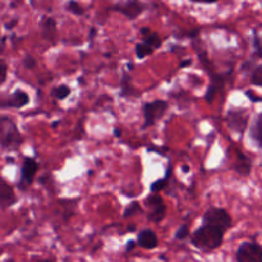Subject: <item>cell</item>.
<instances>
[{"mask_svg":"<svg viewBox=\"0 0 262 262\" xmlns=\"http://www.w3.org/2000/svg\"><path fill=\"white\" fill-rule=\"evenodd\" d=\"M225 233L220 228L210 224H201L191 235V245L202 252H212L224 243Z\"/></svg>","mask_w":262,"mask_h":262,"instance_id":"cell-1","label":"cell"},{"mask_svg":"<svg viewBox=\"0 0 262 262\" xmlns=\"http://www.w3.org/2000/svg\"><path fill=\"white\" fill-rule=\"evenodd\" d=\"M192 3H201V4H212V3H216L219 0H189Z\"/></svg>","mask_w":262,"mask_h":262,"instance_id":"cell-37","label":"cell"},{"mask_svg":"<svg viewBox=\"0 0 262 262\" xmlns=\"http://www.w3.org/2000/svg\"><path fill=\"white\" fill-rule=\"evenodd\" d=\"M60 206L64 207L63 210V220L71 219L74 214H76L77 210V200H60Z\"/></svg>","mask_w":262,"mask_h":262,"instance_id":"cell-20","label":"cell"},{"mask_svg":"<svg viewBox=\"0 0 262 262\" xmlns=\"http://www.w3.org/2000/svg\"><path fill=\"white\" fill-rule=\"evenodd\" d=\"M96 35H97V30L95 27H91V30H90V33H89V41H90V42H91V43L94 42Z\"/></svg>","mask_w":262,"mask_h":262,"instance_id":"cell-35","label":"cell"},{"mask_svg":"<svg viewBox=\"0 0 262 262\" xmlns=\"http://www.w3.org/2000/svg\"><path fill=\"white\" fill-rule=\"evenodd\" d=\"M38 169H40V164L36 161L35 158H31V156L23 158V163L19 171V179L17 182V188L20 192H26L32 186Z\"/></svg>","mask_w":262,"mask_h":262,"instance_id":"cell-5","label":"cell"},{"mask_svg":"<svg viewBox=\"0 0 262 262\" xmlns=\"http://www.w3.org/2000/svg\"><path fill=\"white\" fill-rule=\"evenodd\" d=\"M146 9L147 4L141 0H124V2L115 3L113 7H110V10L120 13L129 20L137 19Z\"/></svg>","mask_w":262,"mask_h":262,"instance_id":"cell-8","label":"cell"},{"mask_svg":"<svg viewBox=\"0 0 262 262\" xmlns=\"http://www.w3.org/2000/svg\"><path fill=\"white\" fill-rule=\"evenodd\" d=\"M199 36H200V28H193V30H189L188 32H186V33H183V35H182V37H187V38H189V40H196V38H199Z\"/></svg>","mask_w":262,"mask_h":262,"instance_id":"cell-32","label":"cell"},{"mask_svg":"<svg viewBox=\"0 0 262 262\" xmlns=\"http://www.w3.org/2000/svg\"><path fill=\"white\" fill-rule=\"evenodd\" d=\"M245 95H246V97L250 100V101L255 102V104H258V102L262 101V97L260 96V95H257L255 91H252V90H246Z\"/></svg>","mask_w":262,"mask_h":262,"instance_id":"cell-30","label":"cell"},{"mask_svg":"<svg viewBox=\"0 0 262 262\" xmlns=\"http://www.w3.org/2000/svg\"><path fill=\"white\" fill-rule=\"evenodd\" d=\"M37 262H54V261L50 260V258H42V260H38Z\"/></svg>","mask_w":262,"mask_h":262,"instance_id":"cell-43","label":"cell"},{"mask_svg":"<svg viewBox=\"0 0 262 262\" xmlns=\"http://www.w3.org/2000/svg\"><path fill=\"white\" fill-rule=\"evenodd\" d=\"M189 170H191V168H189L188 165H186V164H184V165H182V171H183L184 174L189 173Z\"/></svg>","mask_w":262,"mask_h":262,"instance_id":"cell-39","label":"cell"},{"mask_svg":"<svg viewBox=\"0 0 262 262\" xmlns=\"http://www.w3.org/2000/svg\"><path fill=\"white\" fill-rule=\"evenodd\" d=\"M71 92H72L71 87L67 86V84H60V86L53 89V91H51V96H53L55 100H58V101H63V100H66L67 97L71 95Z\"/></svg>","mask_w":262,"mask_h":262,"instance_id":"cell-22","label":"cell"},{"mask_svg":"<svg viewBox=\"0 0 262 262\" xmlns=\"http://www.w3.org/2000/svg\"><path fill=\"white\" fill-rule=\"evenodd\" d=\"M30 102V95L22 89H17L13 94L0 95V109H22Z\"/></svg>","mask_w":262,"mask_h":262,"instance_id":"cell-11","label":"cell"},{"mask_svg":"<svg viewBox=\"0 0 262 262\" xmlns=\"http://www.w3.org/2000/svg\"><path fill=\"white\" fill-rule=\"evenodd\" d=\"M7 161H8V164H12L13 161H14V159H13V158H8Z\"/></svg>","mask_w":262,"mask_h":262,"instance_id":"cell-44","label":"cell"},{"mask_svg":"<svg viewBox=\"0 0 262 262\" xmlns=\"http://www.w3.org/2000/svg\"><path fill=\"white\" fill-rule=\"evenodd\" d=\"M127 230H128V232H135V230H136V225H130V227L127 228Z\"/></svg>","mask_w":262,"mask_h":262,"instance_id":"cell-41","label":"cell"},{"mask_svg":"<svg viewBox=\"0 0 262 262\" xmlns=\"http://www.w3.org/2000/svg\"><path fill=\"white\" fill-rule=\"evenodd\" d=\"M250 82L252 83V86H255V87L262 86V66L261 64H257V66L253 68V71L251 72Z\"/></svg>","mask_w":262,"mask_h":262,"instance_id":"cell-26","label":"cell"},{"mask_svg":"<svg viewBox=\"0 0 262 262\" xmlns=\"http://www.w3.org/2000/svg\"><path fill=\"white\" fill-rule=\"evenodd\" d=\"M140 35L142 37L141 42L146 43L150 48H152L154 50H158L163 45V38L159 36L158 32H154L150 27H142L140 30Z\"/></svg>","mask_w":262,"mask_h":262,"instance_id":"cell-17","label":"cell"},{"mask_svg":"<svg viewBox=\"0 0 262 262\" xmlns=\"http://www.w3.org/2000/svg\"><path fill=\"white\" fill-rule=\"evenodd\" d=\"M148 152H156L161 156H166V152L169 151V147L166 146H163V147H155V146H151V147H147Z\"/></svg>","mask_w":262,"mask_h":262,"instance_id":"cell-31","label":"cell"},{"mask_svg":"<svg viewBox=\"0 0 262 262\" xmlns=\"http://www.w3.org/2000/svg\"><path fill=\"white\" fill-rule=\"evenodd\" d=\"M138 214H143V209L141 207L140 202L132 201L127 207H125L124 211H123L122 216L124 217V219H128V217H132V216H135V215H138Z\"/></svg>","mask_w":262,"mask_h":262,"instance_id":"cell-23","label":"cell"},{"mask_svg":"<svg viewBox=\"0 0 262 262\" xmlns=\"http://www.w3.org/2000/svg\"><path fill=\"white\" fill-rule=\"evenodd\" d=\"M233 170L238 176L247 178V177L251 176V171H252V160L245 152L237 150V161L233 165Z\"/></svg>","mask_w":262,"mask_h":262,"instance_id":"cell-15","label":"cell"},{"mask_svg":"<svg viewBox=\"0 0 262 262\" xmlns=\"http://www.w3.org/2000/svg\"><path fill=\"white\" fill-rule=\"evenodd\" d=\"M4 63H5V61H3L2 59H0V66H3V64H4Z\"/></svg>","mask_w":262,"mask_h":262,"instance_id":"cell-45","label":"cell"},{"mask_svg":"<svg viewBox=\"0 0 262 262\" xmlns=\"http://www.w3.org/2000/svg\"><path fill=\"white\" fill-rule=\"evenodd\" d=\"M18 199L14 193V189L7 182L0 179V207L9 209L17 204Z\"/></svg>","mask_w":262,"mask_h":262,"instance_id":"cell-14","label":"cell"},{"mask_svg":"<svg viewBox=\"0 0 262 262\" xmlns=\"http://www.w3.org/2000/svg\"><path fill=\"white\" fill-rule=\"evenodd\" d=\"M114 136L115 137H120L122 136V130L118 129V128H114Z\"/></svg>","mask_w":262,"mask_h":262,"instance_id":"cell-40","label":"cell"},{"mask_svg":"<svg viewBox=\"0 0 262 262\" xmlns=\"http://www.w3.org/2000/svg\"><path fill=\"white\" fill-rule=\"evenodd\" d=\"M17 22H18L17 19H13L12 22H9V23H7V25H5V28H7V30H12V28L14 27L15 25H17Z\"/></svg>","mask_w":262,"mask_h":262,"instance_id":"cell-38","label":"cell"},{"mask_svg":"<svg viewBox=\"0 0 262 262\" xmlns=\"http://www.w3.org/2000/svg\"><path fill=\"white\" fill-rule=\"evenodd\" d=\"M192 63H193V61H192L191 59H183V60H181V63H179V68H187V67L192 66Z\"/></svg>","mask_w":262,"mask_h":262,"instance_id":"cell-36","label":"cell"},{"mask_svg":"<svg viewBox=\"0 0 262 262\" xmlns=\"http://www.w3.org/2000/svg\"><path fill=\"white\" fill-rule=\"evenodd\" d=\"M237 262H262V248L255 241H248L239 245L235 252Z\"/></svg>","mask_w":262,"mask_h":262,"instance_id":"cell-10","label":"cell"},{"mask_svg":"<svg viewBox=\"0 0 262 262\" xmlns=\"http://www.w3.org/2000/svg\"><path fill=\"white\" fill-rule=\"evenodd\" d=\"M256 61H257V59H255V58H251V59H248V60H245L242 63V66H241V71L246 74L251 73V72L253 71V68L257 66V64H256Z\"/></svg>","mask_w":262,"mask_h":262,"instance_id":"cell-28","label":"cell"},{"mask_svg":"<svg viewBox=\"0 0 262 262\" xmlns=\"http://www.w3.org/2000/svg\"><path fill=\"white\" fill-rule=\"evenodd\" d=\"M154 49L150 48L148 45H146V43L143 42H138L136 43L135 46V54H136V58L138 59V60H143V59H146L147 56L152 55L154 54Z\"/></svg>","mask_w":262,"mask_h":262,"instance_id":"cell-21","label":"cell"},{"mask_svg":"<svg viewBox=\"0 0 262 262\" xmlns=\"http://www.w3.org/2000/svg\"><path fill=\"white\" fill-rule=\"evenodd\" d=\"M206 73L210 76V84L206 90V94H205V100H206L207 104H212L217 92L223 91L225 89V86L228 83H230V82L233 83V74H234V71H233L232 67V68H229L224 73H219V72H215L214 67H212Z\"/></svg>","mask_w":262,"mask_h":262,"instance_id":"cell-3","label":"cell"},{"mask_svg":"<svg viewBox=\"0 0 262 262\" xmlns=\"http://www.w3.org/2000/svg\"><path fill=\"white\" fill-rule=\"evenodd\" d=\"M41 35H42L43 40L48 41V42H55L58 28H56V20L54 18H42V20H41Z\"/></svg>","mask_w":262,"mask_h":262,"instance_id":"cell-16","label":"cell"},{"mask_svg":"<svg viewBox=\"0 0 262 262\" xmlns=\"http://www.w3.org/2000/svg\"><path fill=\"white\" fill-rule=\"evenodd\" d=\"M22 66L25 67L26 69H28V71H32V69H35L36 67H37V60H36V58H33L32 55L27 54V55L23 58Z\"/></svg>","mask_w":262,"mask_h":262,"instance_id":"cell-29","label":"cell"},{"mask_svg":"<svg viewBox=\"0 0 262 262\" xmlns=\"http://www.w3.org/2000/svg\"><path fill=\"white\" fill-rule=\"evenodd\" d=\"M66 9L73 15H77V17H82L84 14V8L76 0H69L66 4Z\"/></svg>","mask_w":262,"mask_h":262,"instance_id":"cell-25","label":"cell"},{"mask_svg":"<svg viewBox=\"0 0 262 262\" xmlns=\"http://www.w3.org/2000/svg\"><path fill=\"white\" fill-rule=\"evenodd\" d=\"M146 207L150 209L147 212V220L154 224H159L166 216V205L164 199L159 193H151L143 200Z\"/></svg>","mask_w":262,"mask_h":262,"instance_id":"cell-7","label":"cell"},{"mask_svg":"<svg viewBox=\"0 0 262 262\" xmlns=\"http://www.w3.org/2000/svg\"><path fill=\"white\" fill-rule=\"evenodd\" d=\"M135 247H136V241H128L127 242V245H125V252L127 253H129V252H132L133 250H135Z\"/></svg>","mask_w":262,"mask_h":262,"instance_id":"cell-34","label":"cell"},{"mask_svg":"<svg viewBox=\"0 0 262 262\" xmlns=\"http://www.w3.org/2000/svg\"><path fill=\"white\" fill-rule=\"evenodd\" d=\"M169 109V102L163 99H156L154 101L145 102L142 106L143 114V124L142 129L152 127L156 124V122L161 119L166 114Z\"/></svg>","mask_w":262,"mask_h":262,"instance_id":"cell-4","label":"cell"},{"mask_svg":"<svg viewBox=\"0 0 262 262\" xmlns=\"http://www.w3.org/2000/svg\"><path fill=\"white\" fill-rule=\"evenodd\" d=\"M171 173H173V166H171V164H169L168 168H166L165 176H164L163 178L156 179V181H154L152 183H151V186H150L151 193H160L161 191H164V189L168 187V184L170 183V182H169V179H170Z\"/></svg>","mask_w":262,"mask_h":262,"instance_id":"cell-19","label":"cell"},{"mask_svg":"<svg viewBox=\"0 0 262 262\" xmlns=\"http://www.w3.org/2000/svg\"><path fill=\"white\" fill-rule=\"evenodd\" d=\"M59 123H60V120H55V122L53 123V124H51V127L53 128H56L59 125Z\"/></svg>","mask_w":262,"mask_h":262,"instance_id":"cell-42","label":"cell"},{"mask_svg":"<svg viewBox=\"0 0 262 262\" xmlns=\"http://www.w3.org/2000/svg\"><path fill=\"white\" fill-rule=\"evenodd\" d=\"M23 143V136L17 123L8 115L0 114V148L8 152L18 151Z\"/></svg>","mask_w":262,"mask_h":262,"instance_id":"cell-2","label":"cell"},{"mask_svg":"<svg viewBox=\"0 0 262 262\" xmlns=\"http://www.w3.org/2000/svg\"><path fill=\"white\" fill-rule=\"evenodd\" d=\"M248 113L246 109H238V107H232L227 112L225 115V122L229 129L233 132L243 135L248 127Z\"/></svg>","mask_w":262,"mask_h":262,"instance_id":"cell-9","label":"cell"},{"mask_svg":"<svg viewBox=\"0 0 262 262\" xmlns=\"http://www.w3.org/2000/svg\"><path fill=\"white\" fill-rule=\"evenodd\" d=\"M30 2H31V4H32V5H33V0H30Z\"/></svg>","mask_w":262,"mask_h":262,"instance_id":"cell-46","label":"cell"},{"mask_svg":"<svg viewBox=\"0 0 262 262\" xmlns=\"http://www.w3.org/2000/svg\"><path fill=\"white\" fill-rule=\"evenodd\" d=\"M252 58L257 59V60L262 58L261 38L256 30H253V37H252Z\"/></svg>","mask_w":262,"mask_h":262,"instance_id":"cell-24","label":"cell"},{"mask_svg":"<svg viewBox=\"0 0 262 262\" xmlns=\"http://www.w3.org/2000/svg\"><path fill=\"white\" fill-rule=\"evenodd\" d=\"M250 138L255 143L258 150L262 148V114L257 113L252 119V124L250 127Z\"/></svg>","mask_w":262,"mask_h":262,"instance_id":"cell-18","label":"cell"},{"mask_svg":"<svg viewBox=\"0 0 262 262\" xmlns=\"http://www.w3.org/2000/svg\"><path fill=\"white\" fill-rule=\"evenodd\" d=\"M202 224L215 225L224 232L233 227V219L229 212L223 207H210L202 215Z\"/></svg>","mask_w":262,"mask_h":262,"instance_id":"cell-6","label":"cell"},{"mask_svg":"<svg viewBox=\"0 0 262 262\" xmlns=\"http://www.w3.org/2000/svg\"><path fill=\"white\" fill-rule=\"evenodd\" d=\"M189 235H191V230H189L188 224H182L179 225L178 229L176 230L174 238H176L177 241H186L188 239Z\"/></svg>","mask_w":262,"mask_h":262,"instance_id":"cell-27","label":"cell"},{"mask_svg":"<svg viewBox=\"0 0 262 262\" xmlns=\"http://www.w3.org/2000/svg\"><path fill=\"white\" fill-rule=\"evenodd\" d=\"M136 246L143 250H155L159 246V238L152 229H142L137 234Z\"/></svg>","mask_w":262,"mask_h":262,"instance_id":"cell-13","label":"cell"},{"mask_svg":"<svg viewBox=\"0 0 262 262\" xmlns=\"http://www.w3.org/2000/svg\"><path fill=\"white\" fill-rule=\"evenodd\" d=\"M130 71L124 69L122 72V76L119 79V96L123 99H130V97H140L141 92L133 86L132 77H130Z\"/></svg>","mask_w":262,"mask_h":262,"instance_id":"cell-12","label":"cell"},{"mask_svg":"<svg viewBox=\"0 0 262 262\" xmlns=\"http://www.w3.org/2000/svg\"><path fill=\"white\" fill-rule=\"evenodd\" d=\"M8 76V64L4 63L3 66H0V86L5 82Z\"/></svg>","mask_w":262,"mask_h":262,"instance_id":"cell-33","label":"cell"}]
</instances>
